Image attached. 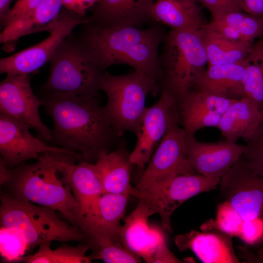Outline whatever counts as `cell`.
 <instances>
[{
  "label": "cell",
  "instance_id": "15",
  "mask_svg": "<svg viewBox=\"0 0 263 263\" xmlns=\"http://www.w3.org/2000/svg\"><path fill=\"white\" fill-rule=\"evenodd\" d=\"M185 147L192 169L209 178H221L243 155V145L226 140L202 142L195 135L187 134Z\"/></svg>",
  "mask_w": 263,
  "mask_h": 263
},
{
  "label": "cell",
  "instance_id": "6",
  "mask_svg": "<svg viewBox=\"0 0 263 263\" xmlns=\"http://www.w3.org/2000/svg\"><path fill=\"white\" fill-rule=\"evenodd\" d=\"M160 62L164 75L160 86L179 100L193 88L208 63L199 30L171 31L165 36Z\"/></svg>",
  "mask_w": 263,
  "mask_h": 263
},
{
  "label": "cell",
  "instance_id": "32",
  "mask_svg": "<svg viewBox=\"0 0 263 263\" xmlns=\"http://www.w3.org/2000/svg\"><path fill=\"white\" fill-rule=\"evenodd\" d=\"M244 221L236 210L227 202L218 207L216 219L204 224V230L216 229L231 236H238Z\"/></svg>",
  "mask_w": 263,
  "mask_h": 263
},
{
  "label": "cell",
  "instance_id": "28",
  "mask_svg": "<svg viewBox=\"0 0 263 263\" xmlns=\"http://www.w3.org/2000/svg\"><path fill=\"white\" fill-rule=\"evenodd\" d=\"M244 60L243 97L251 101L262 112L263 111V41L253 43Z\"/></svg>",
  "mask_w": 263,
  "mask_h": 263
},
{
  "label": "cell",
  "instance_id": "41",
  "mask_svg": "<svg viewBox=\"0 0 263 263\" xmlns=\"http://www.w3.org/2000/svg\"><path fill=\"white\" fill-rule=\"evenodd\" d=\"M242 11L263 17V0H238Z\"/></svg>",
  "mask_w": 263,
  "mask_h": 263
},
{
  "label": "cell",
  "instance_id": "44",
  "mask_svg": "<svg viewBox=\"0 0 263 263\" xmlns=\"http://www.w3.org/2000/svg\"><path fill=\"white\" fill-rule=\"evenodd\" d=\"M257 261L259 263H263V246L258 252Z\"/></svg>",
  "mask_w": 263,
  "mask_h": 263
},
{
  "label": "cell",
  "instance_id": "24",
  "mask_svg": "<svg viewBox=\"0 0 263 263\" xmlns=\"http://www.w3.org/2000/svg\"><path fill=\"white\" fill-rule=\"evenodd\" d=\"M245 61L208 66L193 89L232 99L243 98V79Z\"/></svg>",
  "mask_w": 263,
  "mask_h": 263
},
{
  "label": "cell",
  "instance_id": "45",
  "mask_svg": "<svg viewBox=\"0 0 263 263\" xmlns=\"http://www.w3.org/2000/svg\"><path fill=\"white\" fill-rule=\"evenodd\" d=\"M178 0L184 1H196L195 0Z\"/></svg>",
  "mask_w": 263,
  "mask_h": 263
},
{
  "label": "cell",
  "instance_id": "40",
  "mask_svg": "<svg viewBox=\"0 0 263 263\" xmlns=\"http://www.w3.org/2000/svg\"><path fill=\"white\" fill-rule=\"evenodd\" d=\"M153 263H183L179 260L167 246L165 240L159 244L153 258Z\"/></svg>",
  "mask_w": 263,
  "mask_h": 263
},
{
  "label": "cell",
  "instance_id": "12",
  "mask_svg": "<svg viewBox=\"0 0 263 263\" xmlns=\"http://www.w3.org/2000/svg\"><path fill=\"white\" fill-rule=\"evenodd\" d=\"M186 136L185 129L180 126L166 133L151 155L136 188L143 190L179 175L197 173L187 156Z\"/></svg>",
  "mask_w": 263,
  "mask_h": 263
},
{
  "label": "cell",
  "instance_id": "18",
  "mask_svg": "<svg viewBox=\"0 0 263 263\" xmlns=\"http://www.w3.org/2000/svg\"><path fill=\"white\" fill-rule=\"evenodd\" d=\"M155 0H100L90 10L91 21L103 27H138L153 19Z\"/></svg>",
  "mask_w": 263,
  "mask_h": 263
},
{
  "label": "cell",
  "instance_id": "31",
  "mask_svg": "<svg viewBox=\"0 0 263 263\" xmlns=\"http://www.w3.org/2000/svg\"><path fill=\"white\" fill-rule=\"evenodd\" d=\"M95 252L90 260L100 259L106 263H141L140 257L132 253L122 244L120 238L100 237L93 241Z\"/></svg>",
  "mask_w": 263,
  "mask_h": 263
},
{
  "label": "cell",
  "instance_id": "8",
  "mask_svg": "<svg viewBox=\"0 0 263 263\" xmlns=\"http://www.w3.org/2000/svg\"><path fill=\"white\" fill-rule=\"evenodd\" d=\"M220 180L198 173L181 175L143 190L134 187L132 195L147 204L150 216L158 214L163 229L171 232L170 218L175 209L193 196L215 189Z\"/></svg>",
  "mask_w": 263,
  "mask_h": 263
},
{
  "label": "cell",
  "instance_id": "5",
  "mask_svg": "<svg viewBox=\"0 0 263 263\" xmlns=\"http://www.w3.org/2000/svg\"><path fill=\"white\" fill-rule=\"evenodd\" d=\"M100 91L107 96L105 112L117 134L127 131L137 134L146 109L149 94L156 95L161 91L153 79L137 71L116 75L104 71L99 83Z\"/></svg>",
  "mask_w": 263,
  "mask_h": 263
},
{
  "label": "cell",
  "instance_id": "25",
  "mask_svg": "<svg viewBox=\"0 0 263 263\" xmlns=\"http://www.w3.org/2000/svg\"><path fill=\"white\" fill-rule=\"evenodd\" d=\"M152 17L153 20L181 31H197L206 24L195 1L155 0Z\"/></svg>",
  "mask_w": 263,
  "mask_h": 263
},
{
  "label": "cell",
  "instance_id": "30",
  "mask_svg": "<svg viewBox=\"0 0 263 263\" xmlns=\"http://www.w3.org/2000/svg\"><path fill=\"white\" fill-rule=\"evenodd\" d=\"M236 100L192 89L180 101V113L194 111H215L222 115Z\"/></svg>",
  "mask_w": 263,
  "mask_h": 263
},
{
  "label": "cell",
  "instance_id": "17",
  "mask_svg": "<svg viewBox=\"0 0 263 263\" xmlns=\"http://www.w3.org/2000/svg\"><path fill=\"white\" fill-rule=\"evenodd\" d=\"M150 216L147 204L139 200L136 207L125 219L119 237L126 248L146 263H152L154 254L165 238L159 228L149 225Z\"/></svg>",
  "mask_w": 263,
  "mask_h": 263
},
{
  "label": "cell",
  "instance_id": "35",
  "mask_svg": "<svg viewBox=\"0 0 263 263\" xmlns=\"http://www.w3.org/2000/svg\"><path fill=\"white\" fill-rule=\"evenodd\" d=\"M243 148L242 155L250 167L256 173L263 175V121Z\"/></svg>",
  "mask_w": 263,
  "mask_h": 263
},
{
  "label": "cell",
  "instance_id": "3",
  "mask_svg": "<svg viewBox=\"0 0 263 263\" xmlns=\"http://www.w3.org/2000/svg\"><path fill=\"white\" fill-rule=\"evenodd\" d=\"M55 165L51 153H45L33 164L12 168L4 186L16 198L50 208L62 214L73 225L81 228L83 217L70 185Z\"/></svg>",
  "mask_w": 263,
  "mask_h": 263
},
{
  "label": "cell",
  "instance_id": "16",
  "mask_svg": "<svg viewBox=\"0 0 263 263\" xmlns=\"http://www.w3.org/2000/svg\"><path fill=\"white\" fill-rule=\"evenodd\" d=\"M51 154L59 173L70 185L80 206L83 217V224L84 220L94 210L99 197L103 194L101 183L94 164L84 159L75 164L69 159L70 156L76 155Z\"/></svg>",
  "mask_w": 263,
  "mask_h": 263
},
{
  "label": "cell",
  "instance_id": "10",
  "mask_svg": "<svg viewBox=\"0 0 263 263\" xmlns=\"http://www.w3.org/2000/svg\"><path fill=\"white\" fill-rule=\"evenodd\" d=\"M221 195L243 221L263 220V175L256 173L242 155L221 178Z\"/></svg>",
  "mask_w": 263,
  "mask_h": 263
},
{
  "label": "cell",
  "instance_id": "36",
  "mask_svg": "<svg viewBox=\"0 0 263 263\" xmlns=\"http://www.w3.org/2000/svg\"><path fill=\"white\" fill-rule=\"evenodd\" d=\"M42 0H18L9 13L1 20L3 28L32 11Z\"/></svg>",
  "mask_w": 263,
  "mask_h": 263
},
{
  "label": "cell",
  "instance_id": "43",
  "mask_svg": "<svg viewBox=\"0 0 263 263\" xmlns=\"http://www.w3.org/2000/svg\"><path fill=\"white\" fill-rule=\"evenodd\" d=\"M14 0H0V19H2L10 12Z\"/></svg>",
  "mask_w": 263,
  "mask_h": 263
},
{
  "label": "cell",
  "instance_id": "38",
  "mask_svg": "<svg viewBox=\"0 0 263 263\" xmlns=\"http://www.w3.org/2000/svg\"><path fill=\"white\" fill-rule=\"evenodd\" d=\"M238 236L250 244L258 241L263 238V220L255 219L244 221Z\"/></svg>",
  "mask_w": 263,
  "mask_h": 263
},
{
  "label": "cell",
  "instance_id": "13",
  "mask_svg": "<svg viewBox=\"0 0 263 263\" xmlns=\"http://www.w3.org/2000/svg\"><path fill=\"white\" fill-rule=\"evenodd\" d=\"M28 124L0 113V153L6 165L14 168L25 161L37 159L40 153L77 155L74 151L45 144L30 132Z\"/></svg>",
  "mask_w": 263,
  "mask_h": 263
},
{
  "label": "cell",
  "instance_id": "39",
  "mask_svg": "<svg viewBox=\"0 0 263 263\" xmlns=\"http://www.w3.org/2000/svg\"><path fill=\"white\" fill-rule=\"evenodd\" d=\"M99 0H62V5L67 10L83 17L86 11L91 9Z\"/></svg>",
  "mask_w": 263,
  "mask_h": 263
},
{
  "label": "cell",
  "instance_id": "37",
  "mask_svg": "<svg viewBox=\"0 0 263 263\" xmlns=\"http://www.w3.org/2000/svg\"><path fill=\"white\" fill-rule=\"evenodd\" d=\"M211 13L213 18L233 12L242 11L238 0H195Z\"/></svg>",
  "mask_w": 263,
  "mask_h": 263
},
{
  "label": "cell",
  "instance_id": "19",
  "mask_svg": "<svg viewBox=\"0 0 263 263\" xmlns=\"http://www.w3.org/2000/svg\"><path fill=\"white\" fill-rule=\"evenodd\" d=\"M62 6V0H42L30 13L3 28L0 34L2 49L12 52L21 37L42 31L50 33L58 21Z\"/></svg>",
  "mask_w": 263,
  "mask_h": 263
},
{
  "label": "cell",
  "instance_id": "4",
  "mask_svg": "<svg viewBox=\"0 0 263 263\" xmlns=\"http://www.w3.org/2000/svg\"><path fill=\"white\" fill-rule=\"evenodd\" d=\"M0 226L17 233L28 252L52 241L79 242L91 245L87 235L79 227L60 218L50 208L16 198L7 193L0 196Z\"/></svg>",
  "mask_w": 263,
  "mask_h": 263
},
{
  "label": "cell",
  "instance_id": "22",
  "mask_svg": "<svg viewBox=\"0 0 263 263\" xmlns=\"http://www.w3.org/2000/svg\"><path fill=\"white\" fill-rule=\"evenodd\" d=\"M126 143L120 140L116 149L100 157L94 164L101 183L103 194H128L134 187L130 184L132 165Z\"/></svg>",
  "mask_w": 263,
  "mask_h": 263
},
{
  "label": "cell",
  "instance_id": "29",
  "mask_svg": "<svg viewBox=\"0 0 263 263\" xmlns=\"http://www.w3.org/2000/svg\"><path fill=\"white\" fill-rule=\"evenodd\" d=\"M51 242H47L39 246L38 251L34 254L24 256L19 262L25 263H90L89 256L86 254L91 249L90 245L80 243L76 246L63 244L52 250Z\"/></svg>",
  "mask_w": 263,
  "mask_h": 263
},
{
  "label": "cell",
  "instance_id": "27",
  "mask_svg": "<svg viewBox=\"0 0 263 263\" xmlns=\"http://www.w3.org/2000/svg\"><path fill=\"white\" fill-rule=\"evenodd\" d=\"M199 31L208 66L241 62L245 59L253 44L228 38L203 27Z\"/></svg>",
  "mask_w": 263,
  "mask_h": 263
},
{
  "label": "cell",
  "instance_id": "42",
  "mask_svg": "<svg viewBox=\"0 0 263 263\" xmlns=\"http://www.w3.org/2000/svg\"><path fill=\"white\" fill-rule=\"evenodd\" d=\"M12 174V168H9L0 158V184L4 186L10 180Z\"/></svg>",
  "mask_w": 263,
  "mask_h": 263
},
{
  "label": "cell",
  "instance_id": "21",
  "mask_svg": "<svg viewBox=\"0 0 263 263\" xmlns=\"http://www.w3.org/2000/svg\"><path fill=\"white\" fill-rule=\"evenodd\" d=\"M231 237L222 232L202 233L192 230L176 235L174 242L180 250H191L203 263H241L234 252Z\"/></svg>",
  "mask_w": 263,
  "mask_h": 263
},
{
  "label": "cell",
  "instance_id": "14",
  "mask_svg": "<svg viewBox=\"0 0 263 263\" xmlns=\"http://www.w3.org/2000/svg\"><path fill=\"white\" fill-rule=\"evenodd\" d=\"M30 80L31 75H6L0 83V112L28 124L50 142L52 132L41 120L42 102L33 93Z\"/></svg>",
  "mask_w": 263,
  "mask_h": 263
},
{
  "label": "cell",
  "instance_id": "33",
  "mask_svg": "<svg viewBox=\"0 0 263 263\" xmlns=\"http://www.w3.org/2000/svg\"><path fill=\"white\" fill-rule=\"evenodd\" d=\"M0 252L2 261L18 263L28 252L26 244L15 231L0 226Z\"/></svg>",
  "mask_w": 263,
  "mask_h": 263
},
{
  "label": "cell",
  "instance_id": "11",
  "mask_svg": "<svg viewBox=\"0 0 263 263\" xmlns=\"http://www.w3.org/2000/svg\"><path fill=\"white\" fill-rule=\"evenodd\" d=\"M91 18L83 19L64 7L58 21L44 40L29 48L0 60V73L6 75H31L50 61L52 56L77 25L86 24Z\"/></svg>",
  "mask_w": 263,
  "mask_h": 263
},
{
  "label": "cell",
  "instance_id": "2",
  "mask_svg": "<svg viewBox=\"0 0 263 263\" xmlns=\"http://www.w3.org/2000/svg\"><path fill=\"white\" fill-rule=\"evenodd\" d=\"M80 38L102 72L122 64L132 67L160 85L164 75L158 49L165 35L158 27H103L93 23Z\"/></svg>",
  "mask_w": 263,
  "mask_h": 263
},
{
  "label": "cell",
  "instance_id": "7",
  "mask_svg": "<svg viewBox=\"0 0 263 263\" xmlns=\"http://www.w3.org/2000/svg\"><path fill=\"white\" fill-rule=\"evenodd\" d=\"M44 91L80 96H97L101 71L80 38L69 36L56 49L49 61Z\"/></svg>",
  "mask_w": 263,
  "mask_h": 263
},
{
  "label": "cell",
  "instance_id": "34",
  "mask_svg": "<svg viewBox=\"0 0 263 263\" xmlns=\"http://www.w3.org/2000/svg\"><path fill=\"white\" fill-rule=\"evenodd\" d=\"M180 115L181 125L188 135H195L197 131L204 128L217 127L222 115L215 111H194Z\"/></svg>",
  "mask_w": 263,
  "mask_h": 263
},
{
  "label": "cell",
  "instance_id": "26",
  "mask_svg": "<svg viewBox=\"0 0 263 263\" xmlns=\"http://www.w3.org/2000/svg\"><path fill=\"white\" fill-rule=\"evenodd\" d=\"M203 28L233 40L253 43L263 33V17L233 12L213 18Z\"/></svg>",
  "mask_w": 263,
  "mask_h": 263
},
{
  "label": "cell",
  "instance_id": "46",
  "mask_svg": "<svg viewBox=\"0 0 263 263\" xmlns=\"http://www.w3.org/2000/svg\"><path fill=\"white\" fill-rule=\"evenodd\" d=\"M262 121H263V111L262 112Z\"/></svg>",
  "mask_w": 263,
  "mask_h": 263
},
{
  "label": "cell",
  "instance_id": "9",
  "mask_svg": "<svg viewBox=\"0 0 263 263\" xmlns=\"http://www.w3.org/2000/svg\"><path fill=\"white\" fill-rule=\"evenodd\" d=\"M181 125L180 101L165 89L160 91L158 101L146 107L137 137L136 145L130 154L132 163L140 169L148 163L157 145L172 128Z\"/></svg>",
  "mask_w": 263,
  "mask_h": 263
},
{
  "label": "cell",
  "instance_id": "1",
  "mask_svg": "<svg viewBox=\"0 0 263 263\" xmlns=\"http://www.w3.org/2000/svg\"><path fill=\"white\" fill-rule=\"evenodd\" d=\"M40 100L54 122L51 142L61 148L79 150L84 160L93 162L119 143L121 136L96 96L45 91Z\"/></svg>",
  "mask_w": 263,
  "mask_h": 263
},
{
  "label": "cell",
  "instance_id": "20",
  "mask_svg": "<svg viewBox=\"0 0 263 263\" xmlns=\"http://www.w3.org/2000/svg\"><path fill=\"white\" fill-rule=\"evenodd\" d=\"M130 195L106 193L99 197L93 212L84 221L81 229L93 240L99 237L119 238L120 222Z\"/></svg>",
  "mask_w": 263,
  "mask_h": 263
},
{
  "label": "cell",
  "instance_id": "23",
  "mask_svg": "<svg viewBox=\"0 0 263 263\" xmlns=\"http://www.w3.org/2000/svg\"><path fill=\"white\" fill-rule=\"evenodd\" d=\"M262 122V112L249 99L236 100L221 115L217 127L225 140L236 143L240 138L247 143Z\"/></svg>",
  "mask_w": 263,
  "mask_h": 263
}]
</instances>
